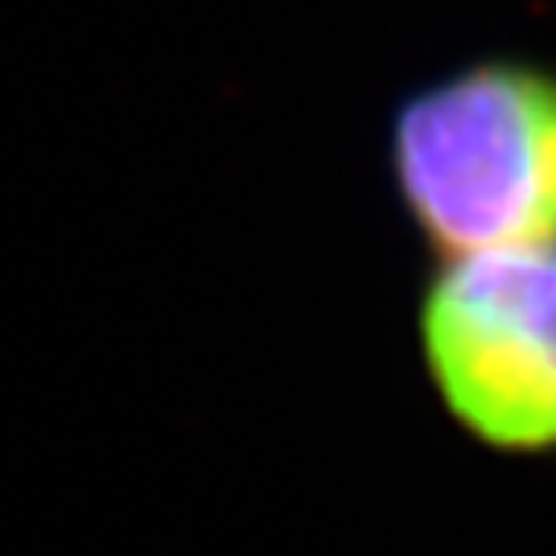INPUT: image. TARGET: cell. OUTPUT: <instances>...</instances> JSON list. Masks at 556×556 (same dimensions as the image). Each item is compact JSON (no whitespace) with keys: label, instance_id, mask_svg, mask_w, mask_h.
<instances>
[{"label":"cell","instance_id":"obj_2","mask_svg":"<svg viewBox=\"0 0 556 556\" xmlns=\"http://www.w3.org/2000/svg\"><path fill=\"white\" fill-rule=\"evenodd\" d=\"M417 334L466 438L503 457L556 454V243L438 260Z\"/></svg>","mask_w":556,"mask_h":556},{"label":"cell","instance_id":"obj_1","mask_svg":"<svg viewBox=\"0 0 556 556\" xmlns=\"http://www.w3.org/2000/svg\"><path fill=\"white\" fill-rule=\"evenodd\" d=\"M392 181L438 260L556 243V71L482 59L392 116Z\"/></svg>","mask_w":556,"mask_h":556}]
</instances>
